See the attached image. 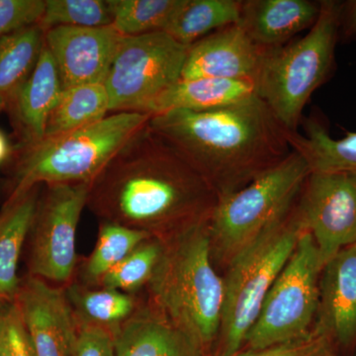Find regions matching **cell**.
I'll return each mask as SVG.
<instances>
[{"mask_svg":"<svg viewBox=\"0 0 356 356\" xmlns=\"http://www.w3.org/2000/svg\"><path fill=\"white\" fill-rule=\"evenodd\" d=\"M217 200L209 182L147 125L91 182L86 207L99 221L165 240L209 219Z\"/></svg>","mask_w":356,"mask_h":356,"instance_id":"obj_1","label":"cell"},{"mask_svg":"<svg viewBox=\"0 0 356 356\" xmlns=\"http://www.w3.org/2000/svg\"><path fill=\"white\" fill-rule=\"evenodd\" d=\"M147 128L181 154L218 197L242 188L292 153L290 131L259 96L214 111L153 115Z\"/></svg>","mask_w":356,"mask_h":356,"instance_id":"obj_2","label":"cell"},{"mask_svg":"<svg viewBox=\"0 0 356 356\" xmlns=\"http://www.w3.org/2000/svg\"><path fill=\"white\" fill-rule=\"evenodd\" d=\"M208 220L163 240L161 259L144 295L212 356L221 327L225 285L213 264Z\"/></svg>","mask_w":356,"mask_h":356,"instance_id":"obj_3","label":"cell"},{"mask_svg":"<svg viewBox=\"0 0 356 356\" xmlns=\"http://www.w3.org/2000/svg\"><path fill=\"white\" fill-rule=\"evenodd\" d=\"M149 119L140 112H116L86 127L15 147L6 198L42 185L91 184Z\"/></svg>","mask_w":356,"mask_h":356,"instance_id":"obj_4","label":"cell"},{"mask_svg":"<svg viewBox=\"0 0 356 356\" xmlns=\"http://www.w3.org/2000/svg\"><path fill=\"white\" fill-rule=\"evenodd\" d=\"M341 10V1L323 0L315 24L303 38L264 49L255 77L257 96L290 132H297L307 102L331 76Z\"/></svg>","mask_w":356,"mask_h":356,"instance_id":"obj_5","label":"cell"},{"mask_svg":"<svg viewBox=\"0 0 356 356\" xmlns=\"http://www.w3.org/2000/svg\"><path fill=\"white\" fill-rule=\"evenodd\" d=\"M304 229L296 207L229 262L224 278L221 327L212 356L243 350L274 281L290 259Z\"/></svg>","mask_w":356,"mask_h":356,"instance_id":"obj_6","label":"cell"},{"mask_svg":"<svg viewBox=\"0 0 356 356\" xmlns=\"http://www.w3.org/2000/svg\"><path fill=\"white\" fill-rule=\"evenodd\" d=\"M310 173L303 156L292 151L280 165L245 186L218 197L208 220L212 255L229 264L283 221Z\"/></svg>","mask_w":356,"mask_h":356,"instance_id":"obj_7","label":"cell"},{"mask_svg":"<svg viewBox=\"0 0 356 356\" xmlns=\"http://www.w3.org/2000/svg\"><path fill=\"white\" fill-rule=\"evenodd\" d=\"M322 269L317 247L305 229L269 290L243 348H268L308 336L317 318Z\"/></svg>","mask_w":356,"mask_h":356,"instance_id":"obj_8","label":"cell"},{"mask_svg":"<svg viewBox=\"0 0 356 356\" xmlns=\"http://www.w3.org/2000/svg\"><path fill=\"white\" fill-rule=\"evenodd\" d=\"M90 184L42 185L27 242V275L69 286L79 259L76 233Z\"/></svg>","mask_w":356,"mask_h":356,"instance_id":"obj_9","label":"cell"},{"mask_svg":"<svg viewBox=\"0 0 356 356\" xmlns=\"http://www.w3.org/2000/svg\"><path fill=\"white\" fill-rule=\"evenodd\" d=\"M187 50L165 31L123 37L103 83L111 113L149 114L159 96L181 79Z\"/></svg>","mask_w":356,"mask_h":356,"instance_id":"obj_10","label":"cell"},{"mask_svg":"<svg viewBox=\"0 0 356 356\" xmlns=\"http://www.w3.org/2000/svg\"><path fill=\"white\" fill-rule=\"evenodd\" d=\"M297 210L324 267L343 248L356 243L355 173L312 172Z\"/></svg>","mask_w":356,"mask_h":356,"instance_id":"obj_11","label":"cell"},{"mask_svg":"<svg viewBox=\"0 0 356 356\" xmlns=\"http://www.w3.org/2000/svg\"><path fill=\"white\" fill-rule=\"evenodd\" d=\"M123 37L112 25L47 30L44 46L57 65L63 88L104 83Z\"/></svg>","mask_w":356,"mask_h":356,"instance_id":"obj_12","label":"cell"},{"mask_svg":"<svg viewBox=\"0 0 356 356\" xmlns=\"http://www.w3.org/2000/svg\"><path fill=\"white\" fill-rule=\"evenodd\" d=\"M16 302L36 356H74L76 324L64 289L26 275Z\"/></svg>","mask_w":356,"mask_h":356,"instance_id":"obj_13","label":"cell"},{"mask_svg":"<svg viewBox=\"0 0 356 356\" xmlns=\"http://www.w3.org/2000/svg\"><path fill=\"white\" fill-rule=\"evenodd\" d=\"M264 51L238 23L227 26L189 47L180 79L212 77L255 81Z\"/></svg>","mask_w":356,"mask_h":356,"instance_id":"obj_14","label":"cell"},{"mask_svg":"<svg viewBox=\"0 0 356 356\" xmlns=\"http://www.w3.org/2000/svg\"><path fill=\"white\" fill-rule=\"evenodd\" d=\"M334 348L356 343V243L343 248L323 267L315 325Z\"/></svg>","mask_w":356,"mask_h":356,"instance_id":"obj_15","label":"cell"},{"mask_svg":"<svg viewBox=\"0 0 356 356\" xmlns=\"http://www.w3.org/2000/svg\"><path fill=\"white\" fill-rule=\"evenodd\" d=\"M63 89L57 65L44 46L31 76L6 106L17 137L15 147L44 139L47 122Z\"/></svg>","mask_w":356,"mask_h":356,"instance_id":"obj_16","label":"cell"},{"mask_svg":"<svg viewBox=\"0 0 356 356\" xmlns=\"http://www.w3.org/2000/svg\"><path fill=\"white\" fill-rule=\"evenodd\" d=\"M116 356H208L145 298L115 337Z\"/></svg>","mask_w":356,"mask_h":356,"instance_id":"obj_17","label":"cell"},{"mask_svg":"<svg viewBox=\"0 0 356 356\" xmlns=\"http://www.w3.org/2000/svg\"><path fill=\"white\" fill-rule=\"evenodd\" d=\"M320 8L311 0H247L238 25L257 46L275 48L315 24Z\"/></svg>","mask_w":356,"mask_h":356,"instance_id":"obj_18","label":"cell"},{"mask_svg":"<svg viewBox=\"0 0 356 356\" xmlns=\"http://www.w3.org/2000/svg\"><path fill=\"white\" fill-rule=\"evenodd\" d=\"M42 186L6 198L0 210V304L16 301L22 278L18 266Z\"/></svg>","mask_w":356,"mask_h":356,"instance_id":"obj_19","label":"cell"},{"mask_svg":"<svg viewBox=\"0 0 356 356\" xmlns=\"http://www.w3.org/2000/svg\"><path fill=\"white\" fill-rule=\"evenodd\" d=\"M257 96V86L252 79H180L159 96L152 105L149 114L153 116L173 110L214 111L248 102Z\"/></svg>","mask_w":356,"mask_h":356,"instance_id":"obj_20","label":"cell"},{"mask_svg":"<svg viewBox=\"0 0 356 356\" xmlns=\"http://www.w3.org/2000/svg\"><path fill=\"white\" fill-rule=\"evenodd\" d=\"M76 325L102 327L116 337L139 308L143 294L132 295L104 286L70 283L64 289Z\"/></svg>","mask_w":356,"mask_h":356,"instance_id":"obj_21","label":"cell"},{"mask_svg":"<svg viewBox=\"0 0 356 356\" xmlns=\"http://www.w3.org/2000/svg\"><path fill=\"white\" fill-rule=\"evenodd\" d=\"M304 135L290 132L292 151L303 156L310 172H350L356 175V132L334 139L318 119L304 121Z\"/></svg>","mask_w":356,"mask_h":356,"instance_id":"obj_22","label":"cell"},{"mask_svg":"<svg viewBox=\"0 0 356 356\" xmlns=\"http://www.w3.org/2000/svg\"><path fill=\"white\" fill-rule=\"evenodd\" d=\"M240 0H181L165 32L189 47L211 33L240 21Z\"/></svg>","mask_w":356,"mask_h":356,"instance_id":"obj_23","label":"cell"},{"mask_svg":"<svg viewBox=\"0 0 356 356\" xmlns=\"http://www.w3.org/2000/svg\"><path fill=\"white\" fill-rule=\"evenodd\" d=\"M44 32L36 24L0 39V112L31 76L44 47Z\"/></svg>","mask_w":356,"mask_h":356,"instance_id":"obj_24","label":"cell"},{"mask_svg":"<svg viewBox=\"0 0 356 356\" xmlns=\"http://www.w3.org/2000/svg\"><path fill=\"white\" fill-rule=\"evenodd\" d=\"M147 238L149 235L137 229L99 221L95 248L90 254L79 259L74 281L99 286L103 277Z\"/></svg>","mask_w":356,"mask_h":356,"instance_id":"obj_25","label":"cell"},{"mask_svg":"<svg viewBox=\"0 0 356 356\" xmlns=\"http://www.w3.org/2000/svg\"><path fill=\"white\" fill-rule=\"evenodd\" d=\"M110 113L109 96L104 84H81L64 88L47 122L44 137H55L86 127Z\"/></svg>","mask_w":356,"mask_h":356,"instance_id":"obj_26","label":"cell"},{"mask_svg":"<svg viewBox=\"0 0 356 356\" xmlns=\"http://www.w3.org/2000/svg\"><path fill=\"white\" fill-rule=\"evenodd\" d=\"M181 0H108L112 26L122 36L165 31Z\"/></svg>","mask_w":356,"mask_h":356,"instance_id":"obj_27","label":"cell"},{"mask_svg":"<svg viewBox=\"0 0 356 356\" xmlns=\"http://www.w3.org/2000/svg\"><path fill=\"white\" fill-rule=\"evenodd\" d=\"M163 247V240L149 236L110 270L103 277L99 286L127 294H143L153 277Z\"/></svg>","mask_w":356,"mask_h":356,"instance_id":"obj_28","label":"cell"},{"mask_svg":"<svg viewBox=\"0 0 356 356\" xmlns=\"http://www.w3.org/2000/svg\"><path fill=\"white\" fill-rule=\"evenodd\" d=\"M39 25L51 28L104 27L112 25L108 0H46Z\"/></svg>","mask_w":356,"mask_h":356,"instance_id":"obj_29","label":"cell"},{"mask_svg":"<svg viewBox=\"0 0 356 356\" xmlns=\"http://www.w3.org/2000/svg\"><path fill=\"white\" fill-rule=\"evenodd\" d=\"M0 356H36L16 301L0 304Z\"/></svg>","mask_w":356,"mask_h":356,"instance_id":"obj_30","label":"cell"},{"mask_svg":"<svg viewBox=\"0 0 356 356\" xmlns=\"http://www.w3.org/2000/svg\"><path fill=\"white\" fill-rule=\"evenodd\" d=\"M336 348L324 332L314 327L308 336L268 348H243L234 356H331Z\"/></svg>","mask_w":356,"mask_h":356,"instance_id":"obj_31","label":"cell"},{"mask_svg":"<svg viewBox=\"0 0 356 356\" xmlns=\"http://www.w3.org/2000/svg\"><path fill=\"white\" fill-rule=\"evenodd\" d=\"M46 0H0V39L39 24Z\"/></svg>","mask_w":356,"mask_h":356,"instance_id":"obj_32","label":"cell"},{"mask_svg":"<svg viewBox=\"0 0 356 356\" xmlns=\"http://www.w3.org/2000/svg\"><path fill=\"white\" fill-rule=\"evenodd\" d=\"M74 356H116L115 337L102 327L76 325Z\"/></svg>","mask_w":356,"mask_h":356,"instance_id":"obj_33","label":"cell"},{"mask_svg":"<svg viewBox=\"0 0 356 356\" xmlns=\"http://www.w3.org/2000/svg\"><path fill=\"white\" fill-rule=\"evenodd\" d=\"M356 40V0L341 2L339 41Z\"/></svg>","mask_w":356,"mask_h":356,"instance_id":"obj_34","label":"cell"},{"mask_svg":"<svg viewBox=\"0 0 356 356\" xmlns=\"http://www.w3.org/2000/svg\"><path fill=\"white\" fill-rule=\"evenodd\" d=\"M14 149L15 147L11 146L6 134L0 130V165H3L13 156Z\"/></svg>","mask_w":356,"mask_h":356,"instance_id":"obj_35","label":"cell"},{"mask_svg":"<svg viewBox=\"0 0 356 356\" xmlns=\"http://www.w3.org/2000/svg\"><path fill=\"white\" fill-rule=\"evenodd\" d=\"M331 356H339V355H337V353H334V355H332Z\"/></svg>","mask_w":356,"mask_h":356,"instance_id":"obj_36","label":"cell"}]
</instances>
